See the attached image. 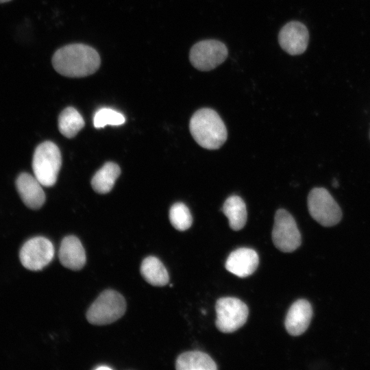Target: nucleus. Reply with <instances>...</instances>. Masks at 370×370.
<instances>
[{"label":"nucleus","mask_w":370,"mask_h":370,"mask_svg":"<svg viewBox=\"0 0 370 370\" xmlns=\"http://www.w3.org/2000/svg\"><path fill=\"white\" fill-rule=\"evenodd\" d=\"M140 273L143 278L153 286H162L169 280L167 270L162 262L155 256H148L143 260Z\"/></svg>","instance_id":"nucleus-17"},{"label":"nucleus","mask_w":370,"mask_h":370,"mask_svg":"<svg viewBox=\"0 0 370 370\" xmlns=\"http://www.w3.org/2000/svg\"><path fill=\"white\" fill-rule=\"evenodd\" d=\"M59 258L61 264L71 270H79L86 263V253L82 243L76 236L64 237L60 244Z\"/></svg>","instance_id":"nucleus-14"},{"label":"nucleus","mask_w":370,"mask_h":370,"mask_svg":"<svg viewBox=\"0 0 370 370\" xmlns=\"http://www.w3.org/2000/svg\"><path fill=\"white\" fill-rule=\"evenodd\" d=\"M258 264L257 252L250 248L242 247L230 253L225 262V268L239 278H246L256 270Z\"/></svg>","instance_id":"nucleus-12"},{"label":"nucleus","mask_w":370,"mask_h":370,"mask_svg":"<svg viewBox=\"0 0 370 370\" xmlns=\"http://www.w3.org/2000/svg\"><path fill=\"white\" fill-rule=\"evenodd\" d=\"M42 184L35 176L21 173L16 180V187L23 203L31 209H39L45 201Z\"/></svg>","instance_id":"nucleus-11"},{"label":"nucleus","mask_w":370,"mask_h":370,"mask_svg":"<svg viewBox=\"0 0 370 370\" xmlns=\"http://www.w3.org/2000/svg\"><path fill=\"white\" fill-rule=\"evenodd\" d=\"M274 245L282 252H292L301 245V237L293 216L284 209L276 211L272 230Z\"/></svg>","instance_id":"nucleus-7"},{"label":"nucleus","mask_w":370,"mask_h":370,"mask_svg":"<svg viewBox=\"0 0 370 370\" xmlns=\"http://www.w3.org/2000/svg\"><path fill=\"white\" fill-rule=\"evenodd\" d=\"M125 116L120 112L111 108H101L95 113L93 119L96 128L106 125H120L125 123Z\"/></svg>","instance_id":"nucleus-21"},{"label":"nucleus","mask_w":370,"mask_h":370,"mask_svg":"<svg viewBox=\"0 0 370 370\" xmlns=\"http://www.w3.org/2000/svg\"><path fill=\"white\" fill-rule=\"evenodd\" d=\"M332 186L335 188L338 186V182L336 180H334L332 182Z\"/></svg>","instance_id":"nucleus-23"},{"label":"nucleus","mask_w":370,"mask_h":370,"mask_svg":"<svg viewBox=\"0 0 370 370\" xmlns=\"http://www.w3.org/2000/svg\"><path fill=\"white\" fill-rule=\"evenodd\" d=\"M227 57L225 45L217 40H204L195 44L190 51L189 59L193 66L201 71L214 69Z\"/></svg>","instance_id":"nucleus-8"},{"label":"nucleus","mask_w":370,"mask_h":370,"mask_svg":"<svg viewBox=\"0 0 370 370\" xmlns=\"http://www.w3.org/2000/svg\"><path fill=\"white\" fill-rule=\"evenodd\" d=\"M222 212L228 219L229 225L233 230H240L245 226L247 218V208L239 196L227 197L223 205Z\"/></svg>","instance_id":"nucleus-16"},{"label":"nucleus","mask_w":370,"mask_h":370,"mask_svg":"<svg viewBox=\"0 0 370 370\" xmlns=\"http://www.w3.org/2000/svg\"><path fill=\"white\" fill-rule=\"evenodd\" d=\"M312 315L310 304L306 299H298L290 307L286 319L285 328L292 336L302 334L309 326Z\"/></svg>","instance_id":"nucleus-13"},{"label":"nucleus","mask_w":370,"mask_h":370,"mask_svg":"<svg viewBox=\"0 0 370 370\" xmlns=\"http://www.w3.org/2000/svg\"><path fill=\"white\" fill-rule=\"evenodd\" d=\"M84 121L79 112L72 107L65 108L58 118V128L66 138H73L84 127Z\"/></svg>","instance_id":"nucleus-19"},{"label":"nucleus","mask_w":370,"mask_h":370,"mask_svg":"<svg viewBox=\"0 0 370 370\" xmlns=\"http://www.w3.org/2000/svg\"><path fill=\"white\" fill-rule=\"evenodd\" d=\"M171 225L179 231L188 229L193 223V217L188 208L183 203L174 204L169 210Z\"/></svg>","instance_id":"nucleus-20"},{"label":"nucleus","mask_w":370,"mask_h":370,"mask_svg":"<svg viewBox=\"0 0 370 370\" xmlns=\"http://www.w3.org/2000/svg\"><path fill=\"white\" fill-rule=\"evenodd\" d=\"M95 369H111V368H110L108 366L103 365V366L97 367L95 368Z\"/></svg>","instance_id":"nucleus-22"},{"label":"nucleus","mask_w":370,"mask_h":370,"mask_svg":"<svg viewBox=\"0 0 370 370\" xmlns=\"http://www.w3.org/2000/svg\"><path fill=\"white\" fill-rule=\"evenodd\" d=\"M190 132L199 145L207 149H217L225 142L226 127L218 114L210 108H201L192 116Z\"/></svg>","instance_id":"nucleus-2"},{"label":"nucleus","mask_w":370,"mask_h":370,"mask_svg":"<svg viewBox=\"0 0 370 370\" xmlns=\"http://www.w3.org/2000/svg\"><path fill=\"white\" fill-rule=\"evenodd\" d=\"M11 0H0V3H6V2H8V1H10Z\"/></svg>","instance_id":"nucleus-24"},{"label":"nucleus","mask_w":370,"mask_h":370,"mask_svg":"<svg viewBox=\"0 0 370 370\" xmlns=\"http://www.w3.org/2000/svg\"><path fill=\"white\" fill-rule=\"evenodd\" d=\"M308 208L311 217L323 226H333L342 218L339 206L324 188L311 190L308 197Z\"/></svg>","instance_id":"nucleus-5"},{"label":"nucleus","mask_w":370,"mask_h":370,"mask_svg":"<svg viewBox=\"0 0 370 370\" xmlns=\"http://www.w3.org/2000/svg\"><path fill=\"white\" fill-rule=\"evenodd\" d=\"M120 173L121 169L116 164L112 162H106L92 177L91 180L92 188L99 194L109 193Z\"/></svg>","instance_id":"nucleus-18"},{"label":"nucleus","mask_w":370,"mask_h":370,"mask_svg":"<svg viewBox=\"0 0 370 370\" xmlns=\"http://www.w3.org/2000/svg\"><path fill=\"white\" fill-rule=\"evenodd\" d=\"M54 69L69 77H83L95 73L100 66L98 52L88 45L75 43L58 49L52 57Z\"/></svg>","instance_id":"nucleus-1"},{"label":"nucleus","mask_w":370,"mask_h":370,"mask_svg":"<svg viewBox=\"0 0 370 370\" xmlns=\"http://www.w3.org/2000/svg\"><path fill=\"white\" fill-rule=\"evenodd\" d=\"M216 326L223 333H231L246 322L249 310L247 305L236 297H221L217 301Z\"/></svg>","instance_id":"nucleus-6"},{"label":"nucleus","mask_w":370,"mask_h":370,"mask_svg":"<svg viewBox=\"0 0 370 370\" xmlns=\"http://www.w3.org/2000/svg\"><path fill=\"white\" fill-rule=\"evenodd\" d=\"M175 368L177 370H216L217 367L207 354L201 351H189L177 357Z\"/></svg>","instance_id":"nucleus-15"},{"label":"nucleus","mask_w":370,"mask_h":370,"mask_svg":"<svg viewBox=\"0 0 370 370\" xmlns=\"http://www.w3.org/2000/svg\"><path fill=\"white\" fill-rule=\"evenodd\" d=\"M126 310L124 297L117 291L108 289L103 291L86 312L88 322L93 325H106L121 318Z\"/></svg>","instance_id":"nucleus-4"},{"label":"nucleus","mask_w":370,"mask_h":370,"mask_svg":"<svg viewBox=\"0 0 370 370\" xmlns=\"http://www.w3.org/2000/svg\"><path fill=\"white\" fill-rule=\"evenodd\" d=\"M307 27L299 21L286 23L280 31L278 41L282 49L292 56L303 53L308 45Z\"/></svg>","instance_id":"nucleus-10"},{"label":"nucleus","mask_w":370,"mask_h":370,"mask_svg":"<svg viewBox=\"0 0 370 370\" xmlns=\"http://www.w3.org/2000/svg\"><path fill=\"white\" fill-rule=\"evenodd\" d=\"M61 164V153L55 143L46 141L36 148L32 169L34 176L42 186L49 187L55 184Z\"/></svg>","instance_id":"nucleus-3"},{"label":"nucleus","mask_w":370,"mask_h":370,"mask_svg":"<svg viewBox=\"0 0 370 370\" xmlns=\"http://www.w3.org/2000/svg\"><path fill=\"white\" fill-rule=\"evenodd\" d=\"M52 243L43 236H36L27 240L21 247L19 258L27 269L39 271L48 265L54 256Z\"/></svg>","instance_id":"nucleus-9"}]
</instances>
